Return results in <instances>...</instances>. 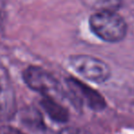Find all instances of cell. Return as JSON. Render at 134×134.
<instances>
[{
	"label": "cell",
	"mask_w": 134,
	"mask_h": 134,
	"mask_svg": "<svg viewBox=\"0 0 134 134\" xmlns=\"http://www.w3.org/2000/svg\"><path fill=\"white\" fill-rule=\"evenodd\" d=\"M92 32L107 42H119L127 33L125 20L116 12H96L89 19Z\"/></svg>",
	"instance_id": "1"
},
{
	"label": "cell",
	"mask_w": 134,
	"mask_h": 134,
	"mask_svg": "<svg viewBox=\"0 0 134 134\" xmlns=\"http://www.w3.org/2000/svg\"><path fill=\"white\" fill-rule=\"evenodd\" d=\"M73 70L83 78L94 83H104L110 77V68L104 61L87 54H77L69 58Z\"/></svg>",
	"instance_id": "2"
},
{
	"label": "cell",
	"mask_w": 134,
	"mask_h": 134,
	"mask_svg": "<svg viewBox=\"0 0 134 134\" xmlns=\"http://www.w3.org/2000/svg\"><path fill=\"white\" fill-rule=\"evenodd\" d=\"M0 134H24L22 131L11 126H4L0 129Z\"/></svg>",
	"instance_id": "9"
},
{
	"label": "cell",
	"mask_w": 134,
	"mask_h": 134,
	"mask_svg": "<svg viewBox=\"0 0 134 134\" xmlns=\"http://www.w3.org/2000/svg\"><path fill=\"white\" fill-rule=\"evenodd\" d=\"M66 83L74 96L78 98L81 103H85L94 110H101L105 108L106 104L103 97L89 86L74 77L68 78Z\"/></svg>",
	"instance_id": "4"
},
{
	"label": "cell",
	"mask_w": 134,
	"mask_h": 134,
	"mask_svg": "<svg viewBox=\"0 0 134 134\" xmlns=\"http://www.w3.org/2000/svg\"><path fill=\"white\" fill-rule=\"evenodd\" d=\"M57 134H91L88 130L79 127H67L61 130Z\"/></svg>",
	"instance_id": "8"
},
{
	"label": "cell",
	"mask_w": 134,
	"mask_h": 134,
	"mask_svg": "<svg viewBox=\"0 0 134 134\" xmlns=\"http://www.w3.org/2000/svg\"><path fill=\"white\" fill-rule=\"evenodd\" d=\"M81 2L96 12H116L121 5V0H81Z\"/></svg>",
	"instance_id": "6"
},
{
	"label": "cell",
	"mask_w": 134,
	"mask_h": 134,
	"mask_svg": "<svg viewBox=\"0 0 134 134\" xmlns=\"http://www.w3.org/2000/svg\"><path fill=\"white\" fill-rule=\"evenodd\" d=\"M41 104L44 111L52 120L59 123H64L69 119V113L67 109L60 104L57 99L43 97Z\"/></svg>",
	"instance_id": "5"
},
{
	"label": "cell",
	"mask_w": 134,
	"mask_h": 134,
	"mask_svg": "<svg viewBox=\"0 0 134 134\" xmlns=\"http://www.w3.org/2000/svg\"><path fill=\"white\" fill-rule=\"evenodd\" d=\"M8 111V100L7 94L2 85L0 83V118L4 117Z\"/></svg>",
	"instance_id": "7"
},
{
	"label": "cell",
	"mask_w": 134,
	"mask_h": 134,
	"mask_svg": "<svg viewBox=\"0 0 134 134\" xmlns=\"http://www.w3.org/2000/svg\"><path fill=\"white\" fill-rule=\"evenodd\" d=\"M25 84L42 97H52L60 100L63 89L57 79L48 71L38 66H30L23 72Z\"/></svg>",
	"instance_id": "3"
}]
</instances>
